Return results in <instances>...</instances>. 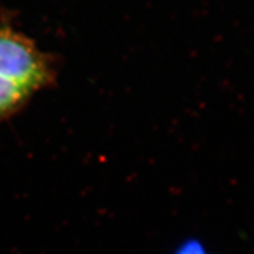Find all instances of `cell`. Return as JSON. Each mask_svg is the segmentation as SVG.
<instances>
[{"instance_id":"cell-1","label":"cell","mask_w":254,"mask_h":254,"mask_svg":"<svg viewBox=\"0 0 254 254\" xmlns=\"http://www.w3.org/2000/svg\"><path fill=\"white\" fill-rule=\"evenodd\" d=\"M0 76L34 93L55 83L54 61L25 34L0 27Z\"/></svg>"},{"instance_id":"cell-2","label":"cell","mask_w":254,"mask_h":254,"mask_svg":"<svg viewBox=\"0 0 254 254\" xmlns=\"http://www.w3.org/2000/svg\"><path fill=\"white\" fill-rule=\"evenodd\" d=\"M31 94L18 84L0 76V119L17 113L25 106Z\"/></svg>"},{"instance_id":"cell-3","label":"cell","mask_w":254,"mask_h":254,"mask_svg":"<svg viewBox=\"0 0 254 254\" xmlns=\"http://www.w3.org/2000/svg\"><path fill=\"white\" fill-rule=\"evenodd\" d=\"M175 254H205V251L200 242L189 240L179 246Z\"/></svg>"}]
</instances>
